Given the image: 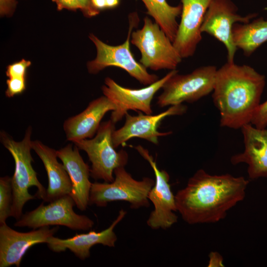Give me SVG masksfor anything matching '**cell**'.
<instances>
[{
    "mask_svg": "<svg viewBox=\"0 0 267 267\" xmlns=\"http://www.w3.org/2000/svg\"><path fill=\"white\" fill-rule=\"evenodd\" d=\"M58 226H45L26 232L16 231L5 223L0 224V267H19L22 258L32 246L47 243Z\"/></svg>",
    "mask_w": 267,
    "mask_h": 267,
    "instance_id": "obj_14",
    "label": "cell"
},
{
    "mask_svg": "<svg viewBox=\"0 0 267 267\" xmlns=\"http://www.w3.org/2000/svg\"><path fill=\"white\" fill-rule=\"evenodd\" d=\"M5 95L12 97L22 93L26 89V78H11L6 81Z\"/></svg>",
    "mask_w": 267,
    "mask_h": 267,
    "instance_id": "obj_25",
    "label": "cell"
},
{
    "mask_svg": "<svg viewBox=\"0 0 267 267\" xmlns=\"http://www.w3.org/2000/svg\"><path fill=\"white\" fill-rule=\"evenodd\" d=\"M115 109L114 104L104 95L91 101L83 111L65 121L63 128L67 139L74 142L92 138L104 116Z\"/></svg>",
    "mask_w": 267,
    "mask_h": 267,
    "instance_id": "obj_19",
    "label": "cell"
},
{
    "mask_svg": "<svg viewBox=\"0 0 267 267\" xmlns=\"http://www.w3.org/2000/svg\"><path fill=\"white\" fill-rule=\"evenodd\" d=\"M129 19L130 26L128 36L126 41L121 44H108L93 34H89V39L96 47V56L94 59L87 63V69L90 74H96L108 67H119L126 71L140 83L148 86L158 80L159 77L150 74L147 68L134 59L131 51L130 43L132 31L138 24L137 14L131 13Z\"/></svg>",
    "mask_w": 267,
    "mask_h": 267,
    "instance_id": "obj_4",
    "label": "cell"
},
{
    "mask_svg": "<svg viewBox=\"0 0 267 267\" xmlns=\"http://www.w3.org/2000/svg\"><path fill=\"white\" fill-rule=\"evenodd\" d=\"M251 124L258 129H265L267 126V100L261 103L255 113Z\"/></svg>",
    "mask_w": 267,
    "mask_h": 267,
    "instance_id": "obj_26",
    "label": "cell"
},
{
    "mask_svg": "<svg viewBox=\"0 0 267 267\" xmlns=\"http://www.w3.org/2000/svg\"><path fill=\"white\" fill-rule=\"evenodd\" d=\"M73 198L67 195L44 205L42 203L35 209L23 214L14 224L16 227H28L34 229L50 225H63L74 230H87L94 222L85 215L76 213Z\"/></svg>",
    "mask_w": 267,
    "mask_h": 267,
    "instance_id": "obj_9",
    "label": "cell"
},
{
    "mask_svg": "<svg viewBox=\"0 0 267 267\" xmlns=\"http://www.w3.org/2000/svg\"><path fill=\"white\" fill-rule=\"evenodd\" d=\"M232 37L236 47L249 56L267 42V20L259 18L246 23H235Z\"/></svg>",
    "mask_w": 267,
    "mask_h": 267,
    "instance_id": "obj_21",
    "label": "cell"
},
{
    "mask_svg": "<svg viewBox=\"0 0 267 267\" xmlns=\"http://www.w3.org/2000/svg\"><path fill=\"white\" fill-rule=\"evenodd\" d=\"M31 134L29 127L23 139L16 141L5 132L0 133V141L15 162V171L11 178L13 203L11 217L17 220L22 216L23 207L28 201L36 197L44 201L46 196V189L38 180L32 165L34 160L31 154Z\"/></svg>",
    "mask_w": 267,
    "mask_h": 267,
    "instance_id": "obj_3",
    "label": "cell"
},
{
    "mask_svg": "<svg viewBox=\"0 0 267 267\" xmlns=\"http://www.w3.org/2000/svg\"><path fill=\"white\" fill-rule=\"evenodd\" d=\"M177 69L171 70L164 77L146 87L134 89L124 87L110 77L104 80L101 87L102 92L115 106L112 111L111 120L115 124L120 121L129 110L139 111L146 114H151V101L155 93L162 88L165 83L175 74Z\"/></svg>",
    "mask_w": 267,
    "mask_h": 267,
    "instance_id": "obj_10",
    "label": "cell"
},
{
    "mask_svg": "<svg viewBox=\"0 0 267 267\" xmlns=\"http://www.w3.org/2000/svg\"><path fill=\"white\" fill-rule=\"evenodd\" d=\"M248 183L243 177L212 175L199 169L175 195L177 210L190 224L218 222L244 199Z\"/></svg>",
    "mask_w": 267,
    "mask_h": 267,
    "instance_id": "obj_1",
    "label": "cell"
},
{
    "mask_svg": "<svg viewBox=\"0 0 267 267\" xmlns=\"http://www.w3.org/2000/svg\"><path fill=\"white\" fill-rule=\"evenodd\" d=\"M55 3L58 10H62L64 9L76 11L80 9V5L77 0H52Z\"/></svg>",
    "mask_w": 267,
    "mask_h": 267,
    "instance_id": "obj_29",
    "label": "cell"
},
{
    "mask_svg": "<svg viewBox=\"0 0 267 267\" xmlns=\"http://www.w3.org/2000/svg\"><path fill=\"white\" fill-rule=\"evenodd\" d=\"M131 43L139 50V62L153 71L177 69L182 58L158 24L147 16L143 25L131 34Z\"/></svg>",
    "mask_w": 267,
    "mask_h": 267,
    "instance_id": "obj_6",
    "label": "cell"
},
{
    "mask_svg": "<svg viewBox=\"0 0 267 267\" xmlns=\"http://www.w3.org/2000/svg\"><path fill=\"white\" fill-rule=\"evenodd\" d=\"M187 107L182 104L170 106V107L156 115L143 114L139 112L137 116H132L128 112L125 116L124 125L118 130H115L112 134V142L116 148L124 145L129 139L138 137L157 144L160 136L168 135L172 132H160L158 128L162 120L166 117L184 114Z\"/></svg>",
    "mask_w": 267,
    "mask_h": 267,
    "instance_id": "obj_13",
    "label": "cell"
},
{
    "mask_svg": "<svg viewBox=\"0 0 267 267\" xmlns=\"http://www.w3.org/2000/svg\"><path fill=\"white\" fill-rule=\"evenodd\" d=\"M114 174L115 178L112 182L92 183L89 205L103 207L111 202L124 201L130 203L132 209L149 206L148 194L155 180L149 177L136 180L125 167L115 169Z\"/></svg>",
    "mask_w": 267,
    "mask_h": 267,
    "instance_id": "obj_5",
    "label": "cell"
},
{
    "mask_svg": "<svg viewBox=\"0 0 267 267\" xmlns=\"http://www.w3.org/2000/svg\"><path fill=\"white\" fill-rule=\"evenodd\" d=\"M265 84V76L249 65L227 61L217 69L212 98L221 126L239 129L250 124Z\"/></svg>",
    "mask_w": 267,
    "mask_h": 267,
    "instance_id": "obj_2",
    "label": "cell"
},
{
    "mask_svg": "<svg viewBox=\"0 0 267 267\" xmlns=\"http://www.w3.org/2000/svg\"><path fill=\"white\" fill-rule=\"evenodd\" d=\"M212 0H181V20L173 44L181 57L194 54L202 40L201 25Z\"/></svg>",
    "mask_w": 267,
    "mask_h": 267,
    "instance_id": "obj_15",
    "label": "cell"
},
{
    "mask_svg": "<svg viewBox=\"0 0 267 267\" xmlns=\"http://www.w3.org/2000/svg\"><path fill=\"white\" fill-rule=\"evenodd\" d=\"M217 71L215 66L207 65L187 74L177 72L164 85L157 104L164 107L192 103L207 95L214 90Z\"/></svg>",
    "mask_w": 267,
    "mask_h": 267,
    "instance_id": "obj_8",
    "label": "cell"
},
{
    "mask_svg": "<svg viewBox=\"0 0 267 267\" xmlns=\"http://www.w3.org/2000/svg\"><path fill=\"white\" fill-rule=\"evenodd\" d=\"M31 64L30 61L22 59L8 65L6 67V75L8 78H26L27 70Z\"/></svg>",
    "mask_w": 267,
    "mask_h": 267,
    "instance_id": "obj_24",
    "label": "cell"
},
{
    "mask_svg": "<svg viewBox=\"0 0 267 267\" xmlns=\"http://www.w3.org/2000/svg\"><path fill=\"white\" fill-rule=\"evenodd\" d=\"M231 0H212L205 14L201 31L206 33L222 43L227 52V62H234L237 48L232 37L235 23H246L257 15L255 13L242 16Z\"/></svg>",
    "mask_w": 267,
    "mask_h": 267,
    "instance_id": "obj_12",
    "label": "cell"
},
{
    "mask_svg": "<svg viewBox=\"0 0 267 267\" xmlns=\"http://www.w3.org/2000/svg\"><path fill=\"white\" fill-rule=\"evenodd\" d=\"M243 136L244 150L233 155L230 159L233 165L247 164L250 178H267V129H258L250 123L241 129Z\"/></svg>",
    "mask_w": 267,
    "mask_h": 267,
    "instance_id": "obj_17",
    "label": "cell"
},
{
    "mask_svg": "<svg viewBox=\"0 0 267 267\" xmlns=\"http://www.w3.org/2000/svg\"><path fill=\"white\" fill-rule=\"evenodd\" d=\"M32 148L42 161L47 175L48 187L44 201L50 202L70 195L72 183L64 165L57 161L56 150L39 140L32 141Z\"/></svg>",
    "mask_w": 267,
    "mask_h": 267,
    "instance_id": "obj_20",
    "label": "cell"
},
{
    "mask_svg": "<svg viewBox=\"0 0 267 267\" xmlns=\"http://www.w3.org/2000/svg\"><path fill=\"white\" fill-rule=\"evenodd\" d=\"M94 7L98 10L106 9L105 0H91Z\"/></svg>",
    "mask_w": 267,
    "mask_h": 267,
    "instance_id": "obj_30",
    "label": "cell"
},
{
    "mask_svg": "<svg viewBox=\"0 0 267 267\" xmlns=\"http://www.w3.org/2000/svg\"><path fill=\"white\" fill-rule=\"evenodd\" d=\"M126 214V211L121 209L111 225L101 231L91 230L86 233L76 234L66 239L52 236L46 243L49 249L53 252L59 253L69 249L80 260H85L90 257V248L96 244H100L109 247H115L117 237L114 228Z\"/></svg>",
    "mask_w": 267,
    "mask_h": 267,
    "instance_id": "obj_16",
    "label": "cell"
},
{
    "mask_svg": "<svg viewBox=\"0 0 267 267\" xmlns=\"http://www.w3.org/2000/svg\"><path fill=\"white\" fill-rule=\"evenodd\" d=\"M147 9V14L159 25L173 43L178 30L179 23L177 18L180 15L181 4L170 5L166 0H141Z\"/></svg>",
    "mask_w": 267,
    "mask_h": 267,
    "instance_id": "obj_22",
    "label": "cell"
},
{
    "mask_svg": "<svg viewBox=\"0 0 267 267\" xmlns=\"http://www.w3.org/2000/svg\"><path fill=\"white\" fill-rule=\"evenodd\" d=\"M77 0L80 5V10L86 17H92L99 13L100 11L94 7L91 0Z\"/></svg>",
    "mask_w": 267,
    "mask_h": 267,
    "instance_id": "obj_27",
    "label": "cell"
},
{
    "mask_svg": "<svg viewBox=\"0 0 267 267\" xmlns=\"http://www.w3.org/2000/svg\"><path fill=\"white\" fill-rule=\"evenodd\" d=\"M13 203L11 178L8 176L0 178V224L5 223L11 217Z\"/></svg>",
    "mask_w": 267,
    "mask_h": 267,
    "instance_id": "obj_23",
    "label": "cell"
},
{
    "mask_svg": "<svg viewBox=\"0 0 267 267\" xmlns=\"http://www.w3.org/2000/svg\"><path fill=\"white\" fill-rule=\"evenodd\" d=\"M107 8H113L117 6L120 2V0H105Z\"/></svg>",
    "mask_w": 267,
    "mask_h": 267,
    "instance_id": "obj_31",
    "label": "cell"
},
{
    "mask_svg": "<svg viewBox=\"0 0 267 267\" xmlns=\"http://www.w3.org/2000/svg\"><path fill=\"white\" fill-rule=\"evenodd\" d=\"M17 4L16 0H0V16H11L16 9Z\"/></svg>",
    "mask_w": 267,
    "mask_h": 267,
    "instance_id": "obj_28",
    "label": "cell"
},
{
    "mask_svg": "<svg viewBox=\"0 0 267 267\" xmlns=\"http://www.w3.org/2000/svg\"><path fill=\"white\" fill-rule=\"evenodd\" d=\"M115 124L111 120L102 122L94 137L74 142L76 146L87 153L91 163L90 176L95 180L113 181L115 169L125 167L128 163L127 152L123 149L117 151L113 146Z\"/></svg>",
    "mask_w": 267,
    "mask_h": 267,
    "instance_id": "obj_7",
    "label": "cell"
},
{
    "mask_svg": "<svg viewBox=\"0 0 267 267\" xmlns=\"http://www.w3.org/2000/svg\"><path fill=\"white\" fill-rule=\"evenodd\" d=\"M139 154L150 165L155 177V183L148 194V199L154 205L147 224L153 229H166L178 222L175 195L169 184L170 176L164 170H160L149 154L148 150L141 145L134 147Z\"/></svg>",
    "mask_w": 267,
    "mask_h": 267,
    "instance_id": "obj_11",
    "label": "cell"
},
{
    "mask_svg": "<svg viewBox=\"0 0 267 267\" xmlns=\"http://www.w3.org/2000/svg\"><path fill=\"white\" fill-rule=\"evenodd\" d=\"M70 177L72 189L69 195L76 206L81 211H85L89 206V193L92 183L90 181V168L79 151V148L71 144L56 151Z\"/></svg>",
    "mask_w": 267,
    "mask_h": 267,
    "instance_id": "obj_18",
    "label": "cell"
}]
</instances>
